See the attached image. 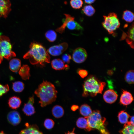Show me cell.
<instances>
[{"mask_svg":"<svg viewBox=\"0 0 134 134\" xmlns=\"http://www.w3.org/2000/svg\"><path fill=\"white\" fill-rule=\"evenodd\" d=\"M16 56L12 50V46L9 38L5 35L0 36V64L3 58L9 60Z\"/></svg>","mask_w":134,"mask_h":134,"instance_id":"obj_5","label":"cell"},{"mask_svg":"<svg viewBox=\"0 0 134 134\" xmlns=\"http://www.w3.org/2000/svg\"><path fill=\"white\" fill-rule=\"evenodd\" d=\"M23 58L29 59L30 63L33 65L39 64L43 66L45 63L50 62V57L46 48L41 44L36 42L31 43L29 50Z\"/></svg>","mask_w":134,"mask_h":134,"instance_id":"obj_1","label":"cell"},{"mask_svg":"<svg viewBox=\"0 0 134 134\" xmlns=\"http://www.w3.org/2000/svg\"><path fill=\"white\" fill-rule=\"evenodd\" d=\"M105 82L100 81L95 76L90 75L85 80L83 85V97L96 96L101 94L105 86Z\"/></svg>","mask_w":134,"mask_h":134,"instance_id":"obj_3","label":"cell"},{"mask_svg":"<svg viewBox=\"0 0 134 134\" xmlns=\"http://www.w3.org/2000/svg\"><path fill=\"white\" fill-rule=\"evenodd\" d=\"M87 119L89 126L92 129L97 130L101 134H109L105 126L106 119L102 117L99 111H94Z\"/></svg>","mask_w":134,"mask_h":134,"instance_id":"obj_4","label":"cell"},{"mask_svg":"<svg viewBox=\"0 0 134 134\" xmlns=\"http://www.w3.org/2000/svg\"><path fill=\"white\" fill-rule=\"evenodd\" d=\"M77 72L80 77L82 78L86 77L88 74L87 71L84 69H79L78 70Z\"/></svg>","mask_w":134,"mask_h":134,"instance_id":"obj_36","label":"cell"},{"mask_svg":"<svg viewBox=\"0 0 134 134\" xmlns=\"http://www.w3.org/2000/svg\"><path fill=\"white\" fill-rule=\"evenodd\" d=\"M82 10L86 15L89 17L93 15L95 12L94 8L90 5H85L83 8Z\"/></svg>","mask_w":134,"mask_h":134,"instance_id":"obj_28","label":"cell"},{"mask_svg":"<svg viewBox=\"0 0 134 134\" xmlns=\"http://www.w3.org/2000/svg\"><path fill=\"white\" fill-rule=\"evenodd\" d=\"M62 61L65 63L69 64L71 59V56L69 54H66L63 55L62 57Z\"/></svg>","mask_w":134,"mask_h":134,"instance_id":"obj_35","label":"cell"},{"mask_svg":"<svg viewBox=\"0 0 134 134\" xmlns=\"http://www.w3.org/2000/svg\"><path fill=\"white\" fill-rule=\"evenodd\" d=\"M57 91L54 86L47 81H43L34 92L40 99L39 103L42 107L51 104L56 100Z\"/></svg>","mask_w":134,"mask_h":134,"instance_id":"obj_2","label":"cell"},{"mask_svg":"<svg viewBox=\"0 0 134 134\" xmlns=\"http://www.w3.org/2000/svg\"><path fill=\"white\" fill-rule=\"evenodd\" d=\"M51 66L52 68L56 70H60L68 69V65L66 64L61 60L60 59H56L53 60L51 62Z\"/></svg>","mask_w":134,"mask_h":134,"instance_id":"obj_16","label":"cell"},{"mask_svg":"<svg viewBox=\"0 0 134 134\" xmlns=\"http://www.w3.org/2000/svg\"><path fill=\"white\" fill-rule=\"evenodd\" d=\"M68 45L66 42H63L57 45L50 47L47 51L53 56H58L62 54L67 48Z\"/></svg>","mask_w":134,"mask_h":134,"instance_id":"obj_8","label":"cell"},{"mask_svg":"<svg viewBox=\"0 0 134 134\" xmlns=\"http://www.w3.org/2000/svg\"><path fill=\"white\" fill-rule=\"evenodd\" d=\"M118 95L116 92L111 89L105 91L103 95V99L106 103L112 104L114 103L117 100Z\"/></svg>","mask_w":134,"mask_h":134,"instance_id":"obj_12","label":"cell"},{"mask_svg":"<svg viewBox=\"0 0 134 134\" xmlns=\"http://www.w3.org/2000/svg\"><path fill=\"white\" fill-rule=\"evenodd\" d=\"M134 23L130 27L127 34L123 33L121 40L126 39L127 43L132 48H134Z\"/></svg>","mask_w":134,"mask_h":134,"instance_id":"obj_9","label":"cell"},{"mask_svg":"<svg viewBox=\"0 0 134 134\" xmlns=\"http://www.w3.org/2000/svg\"><path fill=\"white\" fill-rule=\"evenodd\" d=\"M21 103L20 98L16 96H13L10 98L8 102L9 107L13 109H16L19 108Z\"/></svg>","mask_w":134,"mask_h":134,"instance_id":"obj_17","label":"cell"},{"mask_svg":"<svg viewBox=\"0 0 134 134\" xmlns=\"http://www.w3.org/2000/svg\"><path fill=\"white\" fill-rule=\"evenodd\" d=\"M130 117V121L129 122L132 125L134 126V116H133Z\"/></svg>","mask_w":134,"mask_h":134,"instance_id":"obj_39","label":"cell"},{"mask_svg":"<svg viewBox=\"0 0 134 134\" xmlns=\"http://www.w3.org/2000/svg\"><path fill=\"white\" fill-rule=\"evenodd\" d=\"M87 54L83 48L78 47L73 51L72 55V59L75 62L81 63L84 62L87 59Z\"/></svg>","mask_w":134,"mask_h":134,"instance_id":"obj_7","label":"cell"},{"mask_svg":"<svg viewBox=\"0 0 134 134\" xmlns=\"http://www.w3.org/2000/svg\"><path fill=\"white\" fill-rule=\"evenodd\" d=\"M70 3L71 6L75 9L80 8L83 4L82 0H71Z\"/></svg>","mask_w":134,"mask_h":134,"instance_id":"obj_32","label":"cell"},{"mask_svg":"<svg viewBox=\"0 0 134 134\" xmlns=\"http://www.w3.org/2000/svg\"><path fill=\"white\" fill-rule=\"evenodd\" d=\"M75 128H74L73 130L71 132H68L67 133V134H76L74 132Z\"/></svg>","mask_w":134,"mask_h":134,"instance_id":"obj_40","label":"cell"},{"mask_svg":"<svg viewBox=\"0 0 134 134\" xmlns=\"http://www.w3.org/2000/svg\"><path fill=\"white\" fill-rule=\"evenodd\" d=\"M130 117V115L124 110L121 111L118 114V121L121 124H125L127 123Z\"/></svg>","mask_w":134,"mask_h":134,"instance_id":"obj_25","label":"cell"},{"mask_svg":"<svg viewBox=\"0 0 134 134\" xmlns=\"http://www.w3.org/2000/svg\"><path fill=\"white\" fill-rule=\"evenodd\" d=\"M9 90L8 84L4 85L0 84V97L6 93Z\"/></svg>","mask_w":134,"mask_h":134,"instance_id":"obj_34","label":"cell"},{"mask_svg":"<svg viewBox=\"0 0 134 134\" xmlns=\"http://www.w3.org/2000/svg\"><path fill=\"white\" fill-rule=\"evenodd\" d=\"M134 126L129 121L124 124L123 128L120 130V134H134Z\"/></svg>","mask_w":134,"mask_h":134,"instance_id":"obj_24","label":"cell"},{"mask_svg":"<svg viewBox=\"0 0 134 134\" xmlns=\"http://www.w3.org/2000/svg\"><path fill=\"white\" fill-rule=\"evenodd\" d=\"M134 100L133 98L129 92L122 89L119 103L121 104L127 106L130 104Z\"/></svg>","mask_w":134,"mask_h":134,"instance_id":"obj_13","label":"cell"},{"mask_svg":"<svg viewBox=\"0 0 134 134\" xmlns=\"http://www.w3.org/2000/svg\"><path fill=\"white\" fill-rule=\"evenodd\" d=\"M125 79L126 82L129 84L134 83V71L133 70L128 71L126 73Z\"/></svg>","mask_w":134,"mask_h":134,"instance_id":"obj_31","label":"cell"},{"mask_svg":"<svg viewBox=\"0 0 134 134\" xmlns=\"http://www.w3.org/2000/svg\"><path fill=\"white\" fill-rule=\"evenodd\" d=\"M9 0H0V17H6L11 10Z\"/></svg>","mask_w":134,"mask_h":134,"instance_id":"obj_10","label":"cell"},{"mask_svg":"<svg viewBox=\"0 0 134 134\" xmlns=\"http://www.w3.org/2000/svg\"><path fill=\"white\" fill-rule=\"evenodd\" d=\"M104 21L102 23L103 28L109 34H114L119 27L120 23L117 15L114 13H110L107 16H103Z\"/></svg>","mask_w":134,"mask_h":134,"instance_id":"obj_6","label":"cell"},{"mask_svg":"<svg viewBox=\"0 0 134 134\" xmlns=\"http://www.w3.org/2000/svg\"><path fill=\"white\" fill-rule=\"evenodd\" d=\"M24 88V84L21 81H16L12 83V88L13 91L16 92H22Z\"/></svg>","mask_w":134,"mask_h":134,"instance_id":"obj_27","label":"cell"},{"mask_svg":"<svg viewBox=\"0 0 134 134\" xmlns=\"http://www.w3.org/2000/svg\"><path fill=\"white\" fill-rule=\"evenodd\" d=\"M80 114L87 118L92 113V111L90 107L87 104L81 105L79 108Z\"/></svg>","mask_w":134,"mask_h":134,"instance_id":"obj_23","label":"cell"},{"mask_svg":"<svg viewBox=\"0 0 134 134\" xmlns=\"http://www.w3.org/2000/svg\"><path fill=\"white\" fill-rule=\"evenodd\" d=\"M21 61L17 58L11 59L9 63V68L10 70L14 72H17L21 67Z\"/></svg>","mask_w":134,"mask_h":134,"instance_id":"obj_19","label":"cell"},{"mask_svg":"<svg viewBox=\"0 0 134 134\" xmlns=\"http://www.w3.org/2000/svg\"><path fill=\"white\" fill-rule=\"evenodd\" d=\"M55 124L54 121L50 119H46L44 123V125L45 128L48 130L52 129L54 127Z\"/></svg>","mask_w":134,"mask_h":134,"instance_id":"obj_33","label":"cell"},{"mask_svg":"<svg viewBox=\"0 0 134 134\" xmlns=\"http://www.w3.org/2000/svg\"><path fill=\"white\" fill-rule=\"evenodd\" d=\"M0 134H6L3 131H1L0 132Z\"/></svg>","mask_w":134,"mask_h":134,"instance_id":"obj_41","label":"cell"},{"mask_svg":"<svg viewBox=\"0 0 134 134\" xmlns=\"http://www.w3.org/2000/svg\"><path fill=\"white\" fill-rule=\"evenodd\" d=\"M79 108L78 105H72L71 107V109L73 111H75Z\"/></svg>","mask_w":134,"mask_h":134,"instance_id":"obj_37","label":"cell"},{"mask_svg":"<svg viewBox=\"0 0 134 134\" xmlns=\"http://www.w3.org/2000/svg\"><path fill=\"white\" fill-rule=\"evenodd\" d=\"M53 116L56 118H59L64 115V111L63 108L61 106L56 105L54 106L52 110Z\"/></svg>","mask_w":134,"mask_h":134,"instance_id":"obj_22","label":"cell"},{"mask_svg":"<svg viewBox=\"0 0 134 134\" xmlns=\"http://www.w3.org/2000/svg\"><path fill=\"white\" fill-rule=\"evenodd\" d=\"M134 19V14L132 12L127 10L123 12L122 15V19L126 22L128 23H131L133 21Z\"/></svg>","mask_w":134,"mask_h":134,"instance_id":"obj_26","label":"cell"},{"mask_svg":"<svg viewBox=\"0 0 134 134\" xmlns=\"http://www.w3.org/2000/svg\"><path fill=\"white\" fill-rule=\"evenodd\" d=\"M76 125L78 128L85 129L88 131L92 130L89 126L87 119L84 117L79 118L76 121Z\"/></svg>","mask_w":134,"mask_h":134,"instance_id":"obj_21","label":"cell"},{"mask_svg":"<svg viewBox=\"0 0 134 134\" xmlns=\"http://www.w3.org/2000/svg\"><path fill=\"white\" fill-rule=\"evenodd\" d=\"M74 18L71 16L67 22L66 27L71 30H82V27L74 20Z\"/></svg>","mask_w":134,"mask_h":134,"instance_id":"obj_20","label":"cell"},{"mask_svg":"<svg viewBox=\"0 0 134 134\" xmlns=\"http://www.w3.org/2000/svg\"><path fill=\"white\" fill-rule=\"evenodd\" d=\"M96 0H84L85 2L87 4H91L93 3Z\"/></svg>","mask_w":134,"mask_h":134,"instance_id":"obj_38","label":"cell"},{"mask_svg":"<svg viewBox=\"0 0 134 134\" xmlns=\"http://www.w3.org/2000/svg\"><path fill=\"white\" fill-rule=\"evenodd\" d=\"M47 40L50 42L54 41L57 38V34L54 30H50L47 31L45 34Z\"/></svg>","mask_w":134,"mask_h":134,"instance_id":"obj_30","label":"cell"},{"mask_svg":"<svg viewBox=\"0 0 134 134\" xmlns=\"http://www.w3.org/2000/svg\"><path fill=\"white\" fill-rule=\"evenodd\" d=\"M26 127L22 130L19 134H43L36 125L26 124Z\"/></svg>","mask_w":134,"mask_h":134,"instance_id":"obj_15","label":"cell"},{"mask_svg":"<svg viewBox=\"0 0 134 134\" xmlns=\"http://www.w3.org/2000/svg\"><path fill=\"white\" fill-rule=\"evenodd\" d=\"M64 14L65 16V18L63 21V25L56 30L57 32L61 34L64 32L67 22L71 16L70 15L68 14Z\"/></svg>","mask_w":134,"mask_h":134,"instance_id":"obj_29","label":"cell"},{"mask_svg":"<svg viewBox=\"0 0 134 134\" xmlns=\"http://www.w3.org/2000/svg\"><path fill=\"white\" fill-rule=\"evenodd\" d=\"M34 102V96L33 95L29 98L27 102L25 104L22 110L27 116H30L35 113V109L33 106Z\"/></svg>","mask_w":134,"mask_h":134,"instance_id":"obj_11","label":"cell"},{"mask_svg":"<svg viewBox=\"0 0 134 134\" xmlns=\"http://www.w3.org/2000/svg\"><path fill=\"white\" fill-rule=\"evenodd\" d=\"M7 118L9 122L14 126L19 124L21 120L20 114L18 111L15 110L9 112L8 114Z\"/></svg>","mask_w":134,"mask_h":134,"instance_id":"obj_14","label":"cell"},{"mask_svg":"<svg viewBox=\"0 0 134 134\" xmlns=\"http://www.w3.org/2000/svg\"><path fill=\"white\" fill-rule=\"evenodd\" d=\"M19 73L23 80L29 79L30 76L29 67L27 65H23L19 70Z\"/></svg>","mask_w":134,"mask_h":134,"instance_id":"obj_18","label":"cell"}]
</instances>
